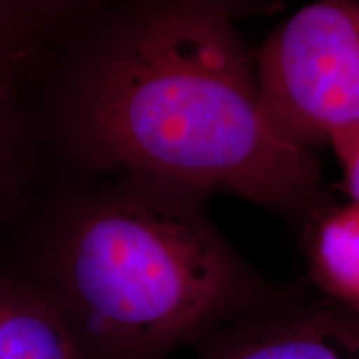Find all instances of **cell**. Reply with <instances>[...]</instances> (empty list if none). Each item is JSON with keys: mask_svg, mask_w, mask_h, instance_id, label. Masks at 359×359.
<instances>
[{"mask_svg": "<svg viewBox=\"0 0 359 359\" xmlns=\"http://www.w3.org/2000/svg\"><path fill=\"white\" fill-rule=\"evenodd\" d=\"M308 219L309 280L325 298L359 308V203H326Z\"/></svg>", "mask_w": 359, "mask_h": 359, "instance_id": "7", "label": "cell"}, {"mask_svg": "<svg viewBox=\"0 0 359 359\" xmlns=\"http://www.w3.org/2000/svg\"><path fill=\"white\" fill-rule=\"evenodd\" d=\"M195 349L198 359H359V308L280 288Z\"/></svg>", "mask_w": 359, "mask_h": 359, "instance_id": "5", "label": "cell"}, {"mask_svg": "<svg viewBox=\"0 0 359 359\" xmlns=\"http://www.w3.org/2000/svg\"><path fill=\"white\" fill-rule=\"evenodd\" d=\"M278 130L313 150L359 127V2L309 4L253 53Z\"/></svg>", "mask_w": 359, "mask_h": 359, "instance_id": "3", "label": "cell"}, {"mask_svg": "<svg viewBox=\"0 0 359 359\" xmlns=\"http://www.w3.org/2000/svg\"><path fill=\"white\" fill-rule=\"evenodd\" d=\"M226 0L95 2L39 93L64 175L130 173L306 215L327 201L321 161L269 116Z\"/></svg>", "mask_w": 359, "mask_h": 359, "instance_id": "1", "label": "cell"}, {"mask_svg": "<svg viewBox=\"0 0 359 359\" xmlns=\"http://www.w3.org/2000/svg\"><path fill=\"white\" fill-rule=\"evenodd\" d=\"M330 147L333 148L339 161L341 173H343L341 183L348 201L359 203V127L339 135L330 143Z\"/></svg>", "mask_w": 359, "mask_h": 359, "instance_id": "8", "label": "cell"}, {"mask_svg": "<svg viewBox=\"0 0 359 359\" xmlns=\"http://www.w3.org/2000/svg\"><path fill=\"white\" fill-rule=\"evenodd\" d=\"M52 47L8 2H0V238L39 193L45 150L39 93Z\"/></svg>", "mask_w": 359, "mask_h": 359, "instance_id": "4", "label": "cell"}, {"mask_svg": "<svg viewBox=\"0 0 359 359\" xmlns=\"http://www.w3.org/2000/svg\"><path fill=\"white\" fill-rule=\"evenodd\" d=\"M0 359H95L45 291L0 264Z\"/></svg>", "mask_w": 359, "mask_h": 359, "instance_id": "6", "label": "cell"}, {"mask_svg": "<svg viewBox=\"0 0 359 359\" xmlns=\"http://www.w3.org/2000/svg\"><path fill=\"white\" fill-rule=\"evenodd\" d=\"M206 201L142 175H64L12 226L19 259L4 266L50 296L95 359H168L280 290Z\"/></svg>", "mask_w": 359, "mask_h": 359, "instance_id": "2", "label": "cell"}]
</instances>
